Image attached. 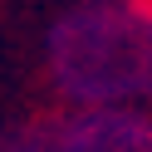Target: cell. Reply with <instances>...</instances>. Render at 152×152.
Returning a JSON list of instances; mask_svg holds the SVG:
<instances>
[{
	"instance_id": "3957f363",
	"label": "cell",
	"mask_w": 152,
	"mask_h": 152,
	"mask_svg": "<svg viewBox=\"0 0 152 152\" xmlns=\"http://www.w3.org/2000/svg\"><path fill=\"white\" fill-rule=\"evenodd\" d=\"M0 152H54V137H49V128L10 132V137H0Z\"/></svg>"
},
{
	"instance_id": "7a4b0ae2",
	"label": "cell",
	"mask_w": 152,
	"mask_h": 152,
	"mask_svg": "<svg viewBox=\"0 0 152 152\" xmlns=\"http://www.w3.org/2000/svg\"><path fill=\"white\" fill-rule=\"evenodd\" d=\"M49 137L54 152H152V108H74Z\"/></svg>"
},
{
	"instance_id": "6da1fadb",
	"label": "cell",
	"mask_w": 152,
	"mask_h": 152,
	"mask_svg": "<svg viewBox=\"0 0 152 152\" xmlns=\"http://www.w3.org/2000/svg\"><path fill=\"white\" fill-rule=\"evenodd\" d=\"M49 79L74 108H152V0H88L59 15Z\"/></svg>"
}]
</instances>
